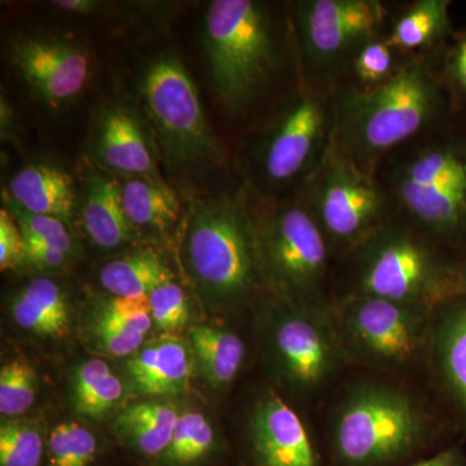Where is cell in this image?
I'll return each instance as SVG.
<instances>
[{"mask_svg":"<svg viewBox=\"0 0 466 466\" xmlns=\"http://www.w3.org/2000/svg\"><path fill=\"white\" fill-rule=\"evenodd\" d=\"M95 152L100 164L108 170L157 180L155 161L142 128L130 110L124 106L109 109L101 118Z\"/></svg>","mask_w":466,"mask_h":466,"instance_id":"cell-16","label":"cell"},{"mask_svg":"<svg viewBox=\"0 0 466 466\" xmlns=\"http://www.w3.org/2000/svg\"><path fill=\"white\" fill-rule=\"evenodd\" d=\"M124 394V383L100 359L85 361L75 377L76 410L87 417H99L115 407Z\"/></svg>","mask_w":466,"mask_h":466,"instance_id":"cell-27","label":"cell"},{"mask_svg":"<svg viewBox=\"0 0 466 466\" xmlns=\"http://www.w3.org/2000/svg\"><path fill=\"white\" fill-rule=\"evenodd\" d=\"M410 466H466V458L458 447H451Z\"/></svg>","mask_w":466,"mask_h":466,"instance_id":"cell-41","label":"cell"},{"mask_svg":"<svg viewBox=\"0 0 466 466\" xmlns=\"http://www.w3.org/2000/svg\"><path fill=\"white\" fill-rule=\"evenodd\" d=\"M433 434V416L412 392L363 382L346 391L334 412L332 447L342 466H389L424 449Z\"/></svg>","mask_w":466,"mask_h":466,"instance_id":"cell-2","label":"cell"},{"mask_svg":"<svg viewBox=\"0 0 466 466\" xmlns=\"http://www.w3.org/2000/svg\"><path fill=\"white\" fill-rule=\"evenodd\" d=\"M188 256L205 289L223 299L249 293L260 269L256 233L229 198L192 202Z\"/></svg>","mask_w":466,"mask_h":466,"instance_id":"cell-5","label":"cell"},{"mask_svg":"<svg viewBox=\"0 0 466 466\" xmlns=\"http://www.w3.org/2000/svg\"><path fill=\"white\" fill-rule=\"evenodd\" d=\"M466 297V260L460 265L451 266L444 287L443 302Z\"/></svg>","mask_w":466,"mask_h":466,"instance_id":"cell-39","label":"cell"},{"mask_svg":"<svg viewBox=\"0 0 466 466\" xmlns=\"http://www.w3.org/2000/svg\"><path fill=\"white\" fill-rule=\"evenodd\" d=\"M216 446V431L208 420L198 412H187L175 426L173 440L164 453L171 466H191L207 458Z\"/></svg>","mask_w":466,"mask_h":466,"instance_id":"cell-28","label":"cell"},{"mask_svg":"<svg viewBox=\"0 0 466 466\" xmlns=\"http://www.w3.org/2000/svg\"><path fill=\"white\" fill-rule=\"evenodd\" d=\"M95 328L101 346L113 357H133L142 348L146 337L115 325L96 323Z\"/></svg>","mask_w":466,"mask_h":466,"instance_id":"cell-37","label":"cell"},{"mask_svg":"<svg viewBox=\"0 0 466 466\" xmlns=\"http://www.w3.org/2000/svg\"><path fill=\"white\" fill-rule=\"evenodd\" d=\"M171 280L170 269L152 251H137L112 260L100 272L101 285L113 296L124 299H144Z\"/></svg>","mask_w":466,"mask_h":466,"instance_id":"cell-23","label":"cell"},{"mask_svg":"<svg viewBox=\"0 0 466 466\" xmlns=\"http://www.w3.org/2000/svg\"><path fill=\"white\" fill-rule=\"evenodd\" d=\"M11 55L24 81L50 106L75 99L90 78V57L75 43L26 36L12 45Z\"/></svg>","mask_w":466,"mask_h":466,"instance_id":"cell-14","label":"cell"},{"mask_svg":"<svg viewBox=\"0 0 466 466\" xmlns=\"http://www.w3.org/2000/svg\"><path fill=\"white\" fill-rule=\"evenodd\" d=\"M444 108L440 81L428 66L410 63L368 90L346 92L334 112L336 142L361 170L433 124Z\"/></svg>","mask_w":466,"mask_h":466,"instance_id":"cell-1","label":"cell"},{"mask_svg":"<svg viewBox=\"0 0 466 466\" xmlns=\"http://www.w3.org/2000/svg\"><path fill=\"white\" fill-rule=\"evenodd\" d=\"M395 191L408 214L443 240L466 235V137L428 144L400 167Z\"/></svg>","mask_w":466,"mask_h":466,"instance_id":"cell-7","label":"cell"},{"mask_svg":"<svg viewBox=\"0 0 466 466\" xmlns=\"http://www.w3.org/2000/svg\"><path fill=\"white\" fill-rule=\"evenodd\" d=\"M35 370L25 360L14 359L0 370V413L23 415L32 408L36 397Z\"/></svg>","mask_w":466,"mask_h":466,"instance_id":"cell-30","label":"cell"},{"mask_svg":"<svg viewBox=\"0 0 466 466\" xmlns=\"http://www.w3.org/2000/svg\"><path fill=\"white\" fill-rule=\"evenodd\" d=\"M351 64L359 81L370 86L382 84L392 75V48L386 39H372L358 51Z\"/></svg>","mask_w":466,"mask_h":466,"instance_id":"cell-35","label":"cell"},{"mask_svg":"<svg viewBox=\"0 0 466 466\" xmlns=\"http://www.w3.org/2000/svg\"><path fill=\"white\" fill-rule=\"evenodd\" d=\"M148 299L153 324L162 332H177L188 321L189 308L186 293L173 280L159 285Z\"/></svg>","mask_w":466,"mask_h":466,"instance_id":"cell-32","label":"cell"},{"mask_svg":"<svg viewBox=\"0 0 466 466\" xmlns=\"http://www.w3.org/2000/svg\"><path fill=\"white\" fill-rule=\"evenodd\" d=\"M334 119V116L333 118ZM318 94L299 95L267 137L263 168L272 182L287 183L317 170L333 137L334 121Z\"/></svg>","mask_w":466,"mask_h":466,"instance_id":"cell-13","label":"cell"},{"mask_svg":"<svg viewBox=\"0 0 466 466\" xmlns=\"http://www.w3.org/2000/svg\"><path fill=\"white\" fill-rule=\"evenodd\" d=\"M121 189L125 214L131 226L165 229L179 218L177 195L158 180L131 177Z\"/></svg>","mask_w":466,"mask_h":466,"instance_id":"cell-25","label":"cell"},{"mask_svg":"<svg viewBox=\"0 0 466 466\" xmlns=\"http://www.w3.org/2000/svg\"><path fill=\"white\" fill-rule=\"evenodd\" d=\"M72 177L51 164L21 168L9 182V198L29 213L69 222L75 214L76 193Z\"/></svg>","mask_w":466,"mask_h":466,"instance_id":"cell-18","label":"cell"},{"mask_svg":"<svg viewBox=\"0 0 466 466\" xmlns=\"http://www.w3.org/2000/svg\"><path fill=\"white\" fill-rule=\"evenodd\" d=\"M96 323L125 328L143 336H147L155 325L148 297L144 299L115 297L101 309Z\"/></svg>","mask_w":466,"mask_h":466,"instance_id":"cell-34","label":"cell"},{"mask_svg":"<svg viewBox=\"0 0 466 466\" xmlns=\"http://www.w3.org/2000/svg\"><path fill=\"white\" fill-rule=\"evenodd\" d=\"M385 18L376 0H303L296 5L300 45L309 66L332 72L376 38Z\"/></svg>","mask_w":466,"mask_h":466,"instance_id":"cell-12","label":"cell"},{"mask_svg":"<svg viewBox=\"0 0 466 466\" xmlns=\"http://www.w3.org/2000/svg\"><path fill=\"white\" fill-rule=\"evenodd\" d=\"M450 73L460 90L466 92V35L453 48L450 58Z\"/></svg>","mask_w":466,"mask_h":466,"instance_id":"cell-40","label":"cell"},{"mask_svg":"<svg viewBox=\"0 0 466 466\" xmlns=\"http://www.w3.org/2000/svg\"><path fill=\"white\" fill-rule=\"evenodd\" d=\"M193 352L208 381L228 385L238 376L245 359V343L238 334L222 328L200 325L191 330Z\"/></svg>","mask_w":466,"mask_h":466,"instance_id":"cell-24","label":"cell"},{"mask_svg":"<svg viewBox=\"0 0 466 466\" xmlns=\"http://www.w3.org/2000/svg\"><path fill=\"white\" fill-rule=\"evenodd\" d=\"M97 452L95 435L76 422L55 426L48 438L50 466H91Z\"/></svg>","mask_w":466,"mask_h":466,"instance_id":"cell-29","label":"cell"},{"mask_svg":"<svg viewBox=\"0 0 466 466\" xmlns=\"http://www.w3.org/2000/svg\"><path fill=\"white\" fill-rule=\"evenodd\" d=\"M250 440L259 466H321L302 420L276 392L254 410Z\"/></svg>","mask_w":466,"mask_h":466,"instance_id":"cell-15","label":"cell"},{"mask_svg":"<svg viewBox=\"0 0 466 466\" xmlns=\"http://www.w3.org/2000/svg\"><path fill=\"white\" fill-rule=\"evenodd\" d=\"M23 235L25 242V260L45 268H56L66 262L67 254L64 251L26 233L23 232Z\"/></svg>","mask_w":466,"mask_h":466,"instance_id":"cell-38","label":"cell"},{"mask_svg":"<svg viewBox=\"0 0 466 466\" xmlns=\"http://www.w3.org/2000/svg\"><path fill=\"white\" fill-rule=\"evenodd\" d=\"M449 0H420L401 15L386 38L392 50H417L440 41L450 29Z\"/></svg>","mask_w":466,"mask_h":466,"instance_id":"cell-26","label":"cell"},{"mask_svg":"<svg viewBox=\"0 0 466 466\" xmlns=\"http://www.w3.org/2000/svg\"><path fill=\"white\" fill-rule=\"evenodd\" d=\"M143 99L162 156L170 167L213 164L220 152L198 88L174 56L153 61L144 76Z\"/></svg>","mask_w":466,"mask_h":466,"instance_id":"cell-10","label":"cell"},{"mask_svg":"<svg viewBox=\"0 0 466 466\" xmlns=\"http://www.w3.org/2000/svg\"><path fill=\"white\" fill-rule=\"evenodd\" d=\"M431 349L451 397L466 415V297L441 303Z\"/></svg>","mask_w":466,"mask_h":466,"instance_id":"cell-19","label":"cell"},{"mask_svg":"<svg viewBox=\"0 0 466 466\" xmlns=\"http://www.w3.org/2000/svg\"><path fill=\"white\" fill-rule=\"evenodd\" d=\"M54 5L57 8L78 12V14H90L92 9L96 7L94 2H87V0H58V2H54Z\"/></svg>","mask_w":466,"mask_h":466,"instance_id":"cell-42","label":"cell"},{"mask_svg":"<svg viewBox=\"0 0 466 466\" xmlns=\"http://www.w3.org/2000/svg\"><path fill=\"white\" fill-rule=\"evenodd\" d=\"M25 260V242L16 218L7 208L0 211V268H15Z\"/></svg>","mask_w":466,"mask_h":466,"instance_id":"cell-36","label":"cell"},{"mask_svg":"<svg viewBox=\"0 0 466 466\" xmlns=\"http://www.w3.org/2000/svg\"><path fill=\"white\" fill-rule=\"evenodd\" d=\"M260 265L291 306L329 309L324 299L329 242L305 207L272 211L256 233Z\"/></svg>","mask_w":466,"mask_h":466,"instance_id":"cell-9","label":"cell"},{"mask_svg":"<svg viewBox=\"0 0 466 466\" xmlns=\"http://www.w3.org/2000/svg\"><path fill=\"white\" fill-rule=\"evenodd\" d=\"M433 309L351 294L332 309L348 361L375 370H403L431 348Z\"/></svg>","mask_w":466,"mask_h":466,"instance_id":"cell-4","label":"cell"},{"mask_svg":"<svg viewBox=\"0 0 466 466\" xmlns=\"http://www.w3.org/2000/svg\"><path fill=\"white\" fill-rule=\"evenodd\" d=\"M43 440L38 429L23 422L0 426V466H39Z\"/></svg>","mask_w":466,"mask_h":466,"instance_id":"cell-31","label":"cell"},{"mask_svg":"<svg viewBox=\"0 0 466 466\" xmlns=\"http://www.w3.org/2000/svg\"><path fill=\"white\" fill-rule=\"evenodd\" d=\"M279 372L293 391L319 395L348 363L332 318V308L291 306L269 332Z\"/></svg>","mask_w":466,"mask_h":466,"instance_id":"cell-11","label":"cell"},{"mask_svg":"<svg viewBox=\"0 0 466 466\" xmlns=\"http://www.w3.org/2000/svg\"><path fill=\"white\" fill-rule=\"evenodd\" d=\"M12 317L18 327L39 336L66 337L70 315L66 294L50 279H34L12 303Z\"/></svg>","mask_w":466,"mask_h":466,"instance_id":"cell-21","label":"cell"},{"mask_svg":"<svg viewBox=\"0 0 466 466\" xmlns=\"http://www.w3.org/2000/svg\"><path fill=\"white\" fill-rule=\"evenodd\" d=\"M354 294L437 309L450 267L419 236L383 225L355 248Z\"/></svg>","mask_w":466,"mask_h":466,"instance_id":"cell-6","label":"cell"},{"mask_svg":"<svg viewBox=\"0 0 466 466\" xmlns=\"http://www.w3.org/2000/svg\"><path fill=\"white\" fill-rule=\"evenodd\" d=\"M7 200L8 210L16 218L21 231L39 240L47 242L56 249L69 254L73 249V241L67 232L66 222L57 219V218L39 216V214L29 213L18 207L16 202L12 200L9 196L5 195Z\"/></svg>","mask_w":466,"mask_h":466,"instance_id":"cell-33","label":"cell"},{"mask_svg":"<svg viewBox=\"0 0 466 466\" xmlns=\"http://www.w3.org/2000/svg\"><path fill=\"white\" fill-rule=\"evenodd\" d=\"M127 370L142 394H177L186 390L191 379L192 354L179 339H162L135 352Z\"/></svg>","mask_w":466,"mask_h":466,"instance_id":"cell-17","label":"cell"},{"mask_svg":"<svg viewBox=\"0 0 466 466\" xmlns=\"http://www.w3.org/2000/svg\"><path fill=\"white\" fill-rule=\"evenodd\" d=\"M82 218L91 240L104 249H115L130 238L131 223L122 204L121 186L112 177L92 173Z\"/></svg>","mask_w":466,"mask_h":466,"instance_id":"cell-20","label":"cell"},{"mask_svg":"<svg viewBox=\"0 0 466 466\" xmlns=\"http://www.w3.org/2000/svg\"><path fill=\"white\" fill-rule=\"evenodd\" d=\"M308 182V211L329 245L354 250L385 218L386 201L370 174L346 155L334 134Z\"/></svg>","mask_w":466,"mask_h":466,"instance_id":"cell-8","label":"cell"},{"mask_svg":"<svg viewBox=\"0 0 466 466\" xmlns=\"http://www.w3.org/2000/svg\"><path fill=\"white\" fill-rule=\"evenodd\" d=\"M179 417L171 404L146 401L126 408L116 419V431L143 455H164Z\"/></svg>","mask_w":466,"mask_h":466,"instance_id":"cell-22","label":"cell"},{"mask_svg":"<svg viewBox=\"0 0 466 466\" xmlns=\"http://www.w3.org/2000/svg\"><path fill=\"white\" fill-rule=\"evenodd\" d=\"M211 81L227 108L249 106L274 73L278 54L269 15L250 0H216L205 18Z\"/></svg>","mask_w":466,"mask_h":466,"instance_id":"cell-3","label":"cell"}]
</instances>
